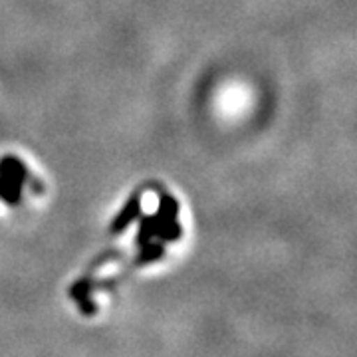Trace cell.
I'll return each instance as SVG.
<instances>
[{"mask_svg": "<svg viewBox=\"0 0 357 357\" xmlns=\"http://www.w3.org/2000/svg\"><path fill=\"white\" fill-rule=\"evenodd\" d=\"M178 215V203L177 199H173L171 195L161 192L159 199V208L155 213V222H157V230L155 236L161 238V243H175L181 238V225L177 222Z\"/></svg>", "mask_w": 357, "mask_h": 357, "instance_id": "2", "label": "cell"}, {"mask_svg": "<svg viewBox=\"0 0 357 357\" xmlns=\"http://www.w3.org/2000/svg\"><path fill=\"white\" fill-rule=\"evenodd\" d=\"M141 215V197L139 192H135L131 199H129L126 206L119 211V215L115 217V220L112 222V227H109V232H114V234H119V232H123V230L128 229L129 225L135 220V218Z\"/></svg>", "mask_w": 357, "mask_h": 357, "instance_id": "4", "label": "cell"}, {"mask_svg": "<svg viewBox=\"0 0 357 357\" xmlns=\"http://www.w3.org/2000/svg\"><path fill=\"white\" fill-rule=\"evenodd\" d=\"M155 230H157V222L155 217H143L139 220V230H137V236H135V244L137 246H145V244L151 243V238L155 236Z\"/></svg>", "mask_w": 357, "mask_h": 357, "instance_id": "5", "label": "cell"}, {"mask_svg": "<svg viewBox=\"0 0 357 357\" xmlns=\"http://www.w3.org/2000/svg\"><path fill=\"white\" fill-rule=\"evenodd\" d=\"M26 181H32L26 165L13 155L0 159V197L8 204L20 203V195Z\"/></svg>", "mask_w": 357, "mask_h": 357, "instance_id": "1", "label": "cell"}, {"mask_svg": "<svg viewBox=\"0 0 357 357\" xmlns=\"http://www.w3.org/2000/svg\"><path fill=\"white\" fill-rule=\"evenodd\" d=\"M93 290V280L86 276V278H79V280L70 288V296H72V300L76 302L77 307L86 314V316H91V314H96L98 312V306L89 300V294Z\"/></svg>", "mask_w": 357, "mask_h": 357, "instance_id": "3", "label": "cell"}]
</instances>
